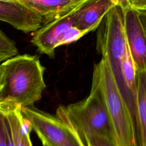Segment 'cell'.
Returning <instances> with one entry per match:
<instances>
[{
    "instance_id": "obj_12",
    "label": "cell",
    "mask_w": 146,
    "mask_h": 146,
    "mask_svg": "<svg viewBox=\"0 0 146 146\" xmlns=\"http://www.w3.org/2000/svg\"><path fill=\"white\" fill-rule=\"evenodd\" d=\"M136 146H146V70L136 72Z\"/></svg>"
},
{
    "instance_id": "obj_4",
    "label": "cell",
    "mask_w": 146,
    "mask_h": 146,
    "mask_svg": "<svg viewBox=\"0 0 146 146\" xmlns=\"http://www.w3.org/2000/svg\"><path fill=\"white\" fill-rule=\"evenodd\" d=\"M96 36L97 52L108 59L114 75H120V63L127 46L120 7L115 6L107 13L97 27Z\"/></svg>"
},
{
    "instance_id": "obj_6",
    "label": "cell",
    "mask_w": 146,
    "mask_h": 146,
    "mask_svg": "<svg viewBox=\"0 0 146 146\" xmlns=\"http://www.w3.org/2000/svg\"><path fill=\"white\" fill-rule=\"evenodd\" d=\"M123 12L126 40L136 71L146 70V13H140L131 6Z\"/></svg>"
},
{
    "instance_id": "obj_5",
    "label": "cell",
    "mask_w": 146,
    "mask_h": 146,
    "mask_svg": "<svg viewBox=\"0 0 146 146\" xmlns=\"http://www.w3.org/2000/svg\"><path fill=\"white\" fill-rule=\"evenodd\" d=\"M43 146H86L74 130L56 115L33 107L21 108Z\"/></svg>"
},
{
    "instance_id": "obj_19",
    "label": "cell",
    "mask_w": 146,
    "mask_h": 146,
    "mask_svg": "<svg viewBox=\"0 0 146 146\" xmlns=\"http://www.w3.org/2000/svg\"><path fill=\"white\" fill-rule=\"evenodd\" d=\"M115 6H119L123 10L129 7L130 5L128 0H111Z\"/></svg>"
},
{
    "instance_id": "obj_20",
    "label": "cell",
    "mask_w": 146,
    "mask_h": 146,
    "mask_svg": "<svg viewBox=\"0 0 146 146\" xmlns=\"http://www.w3.org/2000/svg\"><path fill=\"white\" fill-rule=\"evenodd\" d=\"M4 84V67L2 63L0 65V92Z\"/></svg>"
},
{
    "instance_id": "obj_18",
    "label": "cell",
    "mask_w": 146,
    "mask_h": 146,
    "mask_svg": "<svg viewBox=\"0 0 146 146\" xmlns=\"http://www.w3.org/2000/svg\"><path fill=\"white\" fill-rule=\"evenodd\" d=\"M131 7L140 13H146V0H128Z\"/></svg>"
},
{
    "instance_id": "obj_8",
    "label": "cell",
    "mask_w": 146,
    "mask_h": 146,
    "mask_svg": "<svg viewBox=\"0 0 146 146\" xmlns=\"http://www.w3.org/2000/svg\"><path fill=\"white\" fill-rule=\"evenodd\" d=\"M0 21L29 33L40 27L43 17L17 0H0Z\"/></svg>"
},
{
    "instance_id": "obj_17",
    "label": "cell",
    "mask_w": 146,
    "mask_h": 146,
    "mask_svg": "<svg viewBox=\"0 0 146 146\" xmlns=\"http://www.w3.org/2000/svg\"><path fill=\"white\" fill-rule=\"evenodd\" d=\"M86 142H89L93 146H115L113 142L108 139L101 136H93L87 139Z\"/></svg>"
},
{
    "instance_id": "obj_15",
    "label": "cell",
    "mask_w": 146,
    "mask_h": 146,
    "mask_svg": "<svg viewBox=\"0 0 146 146\" xmlns=\"http://www.w3.org/2000/svg\"><path fill=\"white\" fill-rule=\"evenodd\" d=\"M84 35L83 33L79 29L75 26H72L63 33L59 38L56 46L57 47L59 46L72 43L78 40Z\"/></svg>"
},
{
    "instance_id": "obj_14",
    "label": "cell",
    "mask_w": 146,
    "mask_h": 146,
    "mask_svg": "<svg viewBox=\"0 0 146 146\" xmlns=\"http://www.w3.org/2000/svg\"><path fill=\"white\" fill-rule=\"evenodd\" d=\"M18 53L15 42L0 30V62L15 56Z\"/></svg>"
},
{
    "instance_id": "obj_9",
    "label": "cell",
    "mask_w": 146,
    "mask_h": 146,
    "mask_svg": "<svg viewBox=\"0 0 146 146\" xmlns=\"http://www.w3.org/2000/svg\"><path fill=\"white\" fill-rule=\"evenodd\" d=\"M114 6L111 0H89L75 11L74 26L86 35L97 29L104 16Z\"/></svg>"
},
{
    "instance_id": "obj_1",
    "label": "cell",
    "mask_w": 146,
    "mask_h": 146,
    "mask_svg": "<svg viewBox=\"0 0 146 146\" xmlns=\"http://www.w3.org/2000/svg\"><path fill=\"white\" fill-rule=\"evenodd\" d=\"M92 75V86L88 96L66 107L59 106L56 116L74 130L84 145L87 139L97 135L108 139L115 145L114 131L96 64L94 65Z\"/></svg>"
},
{
    "instance_id": "obj_16",
    "label": "cell",
    "mask_w": 146,
    "mask_h": 146,
    "mask_svg": "<svg viewBox=\"0 0 146 146\" xmlns=\"http://www.w3.org/2000/svg\"><path fill=\"white\" fill-rule=\"evenodd\" d=\"M8 127L4 113L0 109V146H7Z\"/></svg>"
},
{
    "instance_id": "obj_2",
    "label": "cell",
    "mask_w": 146,
    "mask_h": 146,
    "mask_svg": "<svg viewBox=\"0 0 146 146\" xmlns=\"http://www.w3.org/2000/svg\"><path fill=\"white\" fill-rule=\"evenodd\" d=\"M4 84L0 92V104L33 107L46 87L43 79L45 67L35 55H16L2 63Z\"/></svg>"
},
{
    "instance_id": "obj_3",
    "label": "cell",
    "mask_w": 146,
    "mask_h": 146,
    "mask_svg": "<svg viewBox=\"0 0 146 146\" xmlns=\"http://www.w3.org/2000/svg\"><path fill=\"white\" fill-rule=\"evenodd\" d=\"M96 64L114 131L115 146H136L135 125L117 86L111 64L107 58L102 57Z\"/></svg>"
},
{
    "instance_id": "obj_13",
    "label": "cell",
    "mask_w": 146,
    "mask_h": 146,
    "mask_svg": "<svg viewBox=\"0 0 146 146\" xmlns=\"http://www.w3.org/2000/svg\"><path fill=\"white\" fill-rule=\"evenodd\" d=\"M120 74L124 86L135 97L136 71L128 45L125 52L120 60Z\"/></svg>"
},
{
    "instance_id": "obj_10",
    "label": "cell",
    "mask_w": 146,
    "mask_h": 146,
    "mask_svg": "<svg viewBox=\"0 0 146 146\" xmlns=\"http://www.w3.org/2000/svg\"><path fill=\"white\" fill-rule=\"evenodd\" d=\"M36 11L43 17V22L47 23L89 0H17Z\"/></svg>"
},
{
    "instance_id": "obj_7",
    "label": "cell",
    "mask_w": 146,
    "mask_h": 146,
    "mask_svg": "<svg viewBox=\"0 0 146 146\" xmlns=\"http://www.w3.org/2000/svg\"><path fill=\"white\" fill-rule=\"evenodd\" d=\"M79 6L44 23L35 31L31 41L40 53L54 58L57 42L65 30L74 26L75 12Z\"/></svg>"
},
{
    "instance_id": "obj_11",
    "label": "cell",
    "mask_w": 146,
    "mask_h": 146,
    "mask_svg": "<svg viewBox=\"0 0 146 146\" xmlns=\"http://www.w3.org/2000/svg\"><path fill=\"white\" fill-rule=\"evenodd\" d=\"M9 123L14 146H33L30 133L32 130L30 121L24 117L18 106L0 104Z\"/></svg>"
}]
</instances>
